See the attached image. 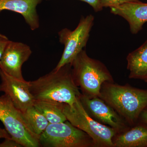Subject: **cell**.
<instances>
[{
    "mask_svg": "<svg viewBox=\"0 0 147 147\" xmlns=\"http://www.w3.org/2000/svg\"><path fill=\"white\" fill-rule=\"evenodd\" d=\"M30 83L35 100H52L72 106L82 94L74 80L70 63Z\"/></svg>",
    "mask_w": 147,
    "mask_h": 147,
    "instance_id": "obj_1",
    "label": "cell"
},
{
    "mask_svg": "<svg viewBox=\"0 0 147 147\" xmlns=\"http://www.w3.org/2000/svg\"><path fill=\"white\" fill-rule=\"evenodd\" d=\"M113 107L129 125H134L147 108V90L114 82L102 84L99 96Z\"/></svg>",
    "mask_w": 147,
    "mask_h": 147,
    "instance_id": "obj_2",
    "label": "cell"
},
{
    "mask_svg": "<svg viewBox=\"0 0 147 147\" xmlns=\"http://www.w3.org/2000/svg\"><path fill=\"white\" fill-rule=\"evenodd\" d=\"M70 64L74 82L82 91V94L87 97H99L102 84L105 82H114L113 76L105 64L90 57L85 49Z\"/></svg>",
    "mask_w": 147,
    "mask_h": 147,
    "instance_id": "obj_3",
    "label": "cell"
},
{
    "mask_svg": "<svg viewBox=\"0 0 147 147\" xmlns=\"http://www.w3.org/2000/svg\"><path fill=\"white\" fill-rule=\"evenodd\" d=\"M63 111L67 121L92 138L94 147H115L113 139L117 132L110 127L99 123L90 117L79 98L72 106L63 103Z\"/></svg>",
    "mask_w": 147,
    "mask_h": 147,
    "instance_id": "obj_4",
    "label": "cell"
},
{
    "mask_svg": "<svg viewBox=\"0 0 147 147\" xmlns=\"http://www.w3.org/2000/svg\"><path fill=\"white\" fill-rule=\"evenodd\" d=\"M39 141L40 146L44 147H94L93 141L88 134L67 120L49 124Z\"/></svg>",
    "mask_w": 147,
    "mask_h": 147,
    "instance_id": "obj_5",
    "label": "cell"
},
{
    "mask_svg": "<svg viewBox=\"0 0 147 147\" xmlns=\"http://www.w3.org/2000/svg\"><path fill=\"white\" fill-rule=\"evenodd\" d=\"M0 120L11 139L23 147H40L39 139L30 131L10 98L4 94L0 96Z\"/></svg>",
    "mask_w": 147,
    "mask_h": 147,
    "instance_id": "obj_6",
    "label": "cell"
},
{
    "mask_svg": "<svg viewBox=\"0 0 147 147\" xmlns=\"http://www.w3.org/2000/svg\"><path fill=\"white\" fill-rule=\"evenodd\" d=\"M94 21V16L92 14L82 16L78 26L74 30L65 28L59 32V42L64 45V48L55 70L71 63L76 56L86 47Z\"/></svg>",
    "mask_w": 147,
    "mask_h": 147,
    "instance_id": "obj_7",
    "label": "cell"
},
{
    "mask_svg": "<svg viewBox=\"0 0 147 147\" xmlns=\"http://www.w3.org/2000/svg\"><path fill=\"white\" fill-rule=\"evenodd\" d=\"M79 100L90 117L98 122L113 129L117 134L129 128L126 121L100 98H89L82 94Z\"/></svg>",
    "mask_w": 147,
    "mask_h": 147,
    "instance_id": "obj_8",
    "label": "cell"
},
{
    "mask_svg": "<svg viewBox=\"0 0 147 147\" xmlns=\"http://www.w3.org/2000/svg\"><path fill=\"white\" fill-rule=\"evenodd\" d=\"M0 92L10 98L16 108L24 112L34 106L35 100L30 91V82L10 76L0 69Z\"/></svg>",
    "mask_w": 147,
    "mask_h": 147,
    "instance_id": "obj_9",
    "label": "cell"
},
{
    "mask_svg": "<svg viewBox=\"0 0 147 147\" xmlns=\"http://www.w3.org/2000/svg\"><path fill=\"white\" fill-rule=\"evenodd\" d=\"M32 53L30 47L27 44L9 40L0 61V69L11 76L25 80L22 74V66Z\"/></svg>",
    "mask_w": 147,
    "mask_h": 147,
    "instance_id": "obj_10",
    "label": "cell"
},
{
    "mask_svg": "<svg viewBox=\"0 0 147 147\" xmlns=\"http://www.w3.org/2000/svg\"><path fill=\"white\" fill-rule=\"evenodd\" d=\"M110 9L111 13L122 17L128 22L132 34L138 33L147 22V3H146L139 1L131 2Z\"/></svg>",
    "mask_w": 147,
    "mask_h": 147,
    "instance_id": "obj_11",
    "label": "cell"
},
{
    "mask_svg": "<svg viewBox=\"0 0 147 147\" xmlns=\"http://www.w3.org/2000/svg\"><path fill=\"white\" fill-rule=\"evenodd\" d=\"M43 0H0V12L4 10L21 14L32 30L40 27L36 7Z\"/></svg>",
    "mask_w": 147,
    "mask_h": 147,
    "instance_id": "obj_12",
    "label": "cell"
},
{
    "mask_svg": "<svg viewBox=\"0 0 147 147\" xmlns=\"http://www.w3.org/2000/svg\"><path fill=\"white\" fill-rule=\"evenodd\" d=\"M115 147H147V124L139 123L117 134L113 139Z\"/></svg>",
    "mask_w": 147,
    "mask_h": 147,
    "instance_id": "obj_13",
    "label": "cell"
},
{
    "mask_svg": "<svg viewBox=\"0 0 147 147\" xmlns=\"http://www.w3.org/2000/svg\"><path fill=\"white\" fill-rule=\"evenodd\" d=\"M129 79H147V39L139 48L129 53L126 58Z\"/></svg>",
    "mask_w": 147,
    "mask_h": 147,
    "instance_id": "obj_14",
    "label": "cell"
},
{
    "mask_svg": "<svg viewBox=\"0 0 147 147\" xmlns=\"http://www.w3.org/2000/svg\"><path fill=\"white\" fill-rule=\"evenodd\" d=\"M62 102L47 100H35L34 107L46 118L49 123L54 124L67 121L63 111Z\"/></svg>",
    "mask_w": 147,
    "mask_h": 147,
    "instance_id": "obj_15",
    "label": "cell"
},
{
    "mask_svg": "<svg viewBox=\"0 0 147 147\" xmlns=\"http://www.w3.org/2000/svg\"><path fill=\"white\" fill-rule=\"evenodd\" d=\"M23 119L27 126L38 139L50 124L46 118L34 106L22 112Z\"/></svg>",
    "mask_w": 147,
    "mask_h": 147,
    "instance_id": "obj_16",
    "label": "cell"
},
{
    "mask_svg": "<svg viewBox=\"0 0 147 147\" xmlns=\"http://www.w3.org/2000/svg\"><path fill=\"white\" fill-rule=\"evenodd\" d=\"M139 0H100L102 7H112L118 6L125 3L139 1Z\"/></svg>",
    "mask_w": 147,
    "mask_h": 147,
    "instance_id": "obj_17",
    "label": "cell"
},
{
    "mask_svg": "<svg viewBox=\"0 0 147 147\" xmlns=\"http://www.w3.org/2000/svg\"><path fill=\"white\" fill-rule=\"evenodd\" d=\"M87 3L90 5L93 9L95 12H97L101 11L103 7L100 4V0H79Z\"/></svg>",
    "mask_w": 147,
    "mask_h": 147,
    "instance_id": "obj_18",
    "label": "cell"
},
{
    "mask_svg": "<svg viewBox=\"0 0 147 147\" xmlns=\"http://www.w3.org/2000/svg\"><path fill=\"white\" fill-rule=\"evenodd\" d=\"M9 40L6 36L0 33V61Z\"/></svg>",
    "mask_w": 147,
    "mask_h": 147,
    "instance_id": "obj_19",
    "label": "cell"
},
{
    "mask_svg": "<svg viewBox=\"0 0 147 147\" xmlns=\"http://www.w3.org/2000/svg\"><path fill=\"white\" fill-rule=\"evenodd\" d=\"M23 147L16 141L11 139H5V141L0 144V147Z\"/></svg>",
    "mask_w": 147,
    "mask_h": 147,
    "instance_id": "obj_20",
    "label": "cell"
},
{
    "mask_svg": "<svg viewBox=\"0 0 147 147\" xmlns=\"http://www.w3.org/2000/svg\"><path fill=\"white\" fill-rule=\"evenodd\" d=\"M11 137L7 130L4 129H2L0 127V139H11Z\"/></svg>",
    "mask_w": 147,
    "mask_h": 147,
    "instance_id": "obj_21",
    "label": "cell"
},
{
    "mask_svg": "<svg viewBox=\"0 0 147 147\" xmlns=\"http://www.w3.org/2000/svg\"><path fill=\"white\" fill-rule=\"evenodd\" d=\"M139 118L141 119L142 122L147 124V108L143 110L140 115Z\"/></svg>",
    "mask_w": 147,
    "mask_h": 147,
    "instance_id": "obj_22",
    "label": "cell"
},
{
    "mask_svg": "<svg viewBox=\"0 0 147 147\" xmlns=\"http://www.w3.org/2000/svg\"><path fill=\"white\" fill-rule=\"evenodd\" d=\"M145 82H147V79H146V80H145Z\"/></svg>",
    "mask_w": 147,
    "mask_h": 147,
    "instance_id": "obj_23",
    "label": "cell"
},
{
    "mask_svg": "<svg viewBox=\"0 0 147 147\" xmlns=\"http://www.w3.org/2000/svg\"></svg>",
    "mask_w": 147,
    "mask_h": 147,
    "instance_id": "obj_24",
    "label": "cell"
}]
</instances>
